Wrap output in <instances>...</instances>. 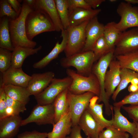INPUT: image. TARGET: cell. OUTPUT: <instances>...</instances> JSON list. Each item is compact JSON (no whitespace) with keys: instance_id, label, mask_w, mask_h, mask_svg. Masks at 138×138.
Instances as JSON below:
<instances>
[{"instance_id":"obj_1","label":"cell","mask_w":138,"mask_h":138,"mask_svg":"<svg viewBox=\"0 0 138 138\" xmlns=\"http://www.w3.org/2000/svg\"><path fill=\"white\" fill-rule=\"evenodd\" d=\"M32 10V9L23 1L21 11L17 17L14 19L9 18L11 39L14 48L21 47L34 48L37 44L36 42L28 39L26 32V19L28 14Z\"/></svg>"},{"instance_id":"obj_2","label":"cell","mask_w":138,"mask_h":138,"mask_svg":"<svg viewBox=\"0 0 138 138\" xmlns=\"http://www.w3.org/2000/svg\"><path fill=\"white\" fill-rule=\"evenodd\" d=\"M26 34L28 39L32 40L41 33L56 31L55 27L48 14L43 11L33 9L27 16L25 22Z\"/></svg>"},{"instance_id":"obj_3","label":"cell","mask_w":138,"mask_h":138,"mask_svg":"<svg viewBox=\"0 0 138 138\" xmlns=\"http://www.w3.org/2000/svg\"><path fill=\"white\" fill-rule=\"evenodd\" d=\"M66 73L72 80L68 88V91L75 95H79L90 92L99 97L100 93V86L95 75L91 73L88 76L80 74L74 70L67 68Z\"/></svg>"},{"instance_id":"obj_4","label":"cell","mask_w":138,"mask_h":138,"mask_svg":"<svg viewBox=\"0 0 138 138\" xmlns=\"http://www.w3.org/2000/svg\"><path fill=\"white\" fill-rule=\"evenodd\" d=\"M96 61L94 54L91 51H81L63 58L61 60L60 63L63 67H74L78 74L88 76L91 73L93 64Z\"/></svg>"},{"instance_id":"obj_5","label":"cell","mask_w":138,"mask_h":138,"mask_svg":"<svg viewBox=\"0 0 138 138\" xmlns=\"http://www.w3.org/2000/svg\"><path fill=\"white\" fill-rule=\"evenodd\" d=\"M114 50L111 51L101 56L97 62L93 65L91 73L94 74L99 82L100 93L97 103L102 102L105 108L106 114L109 115L111 113L112 106L107 99L104 88V80L106 74L109 64L114 56Z\"/></svg>"},{"instance_id":"obj_6","label":"cell","mask_w":138,"mask_h":138,"mask_svg":"<svg viewBox=\"0 0 138 138\" xmlns=\"http://www.w3.org/2000/svg\"><path fill=\"white\" fill-rule=\"evenodd\" d=\"M89 21L74 26H70L67 29L68 38L64 51L66 57L81 52L86 41L85 29Z\"/></svg>"},{"instance_id":"obj_7","label":"cell","mask_w":138,"mask_h":138,"mask_svg":"<svg viewBox=\"0 0 138 138\" xmlns=\"http://www.w3.org/2000/svg\"><path fill=\"white\" fill-rule=\"evenodd\" d=\"M72 81L71 78L68 76L62 78H54L43 91L34 96L37 104L43 105L53 103L60 93L68 89Z\"/></svg>"},{"instance_id":"obj_8","label":"cell","mask_w":138,"mask_h":138,"mask_svg":"<svg viewBox=\"0 0 138 138\" xmlns=\"http://www.w3.org/2000/svg\"><path fill=\"white\" fill-rule=\"evenodd\" d=\"M95 96V94L90 92L75 95L71 93L68 90L67 97L72 127L78 125L80 117L87 108L91 100Z\"/></svg>"},{"instance_id":"obj_9","label":"cell","mask_w":138,"mask_h":138,"mask_svg":"<svg viewBox=\"0 0 138 138\" xmlns=\"http://www.w3.org/2000/svg\"><path fill=\"white\" fill-rule=\"evenodd\" d=\"M120 17L119 21L116 23L118 29L122 32L131 28H138V7L133 6L126 2L120 3L117 9Z\"/></svg>"},{"instance_id":"obj_10","label":"cell","mask_w":138,"mask_h":138,"mask_svg":"<svg viewBox=\"0 0 138 138\" xmlns=\"http://www.w3.org/2000/svg\"><path fill=\"white\" fill-rule=\"evenodd\" d=\"M55 113L53 103L41 105L37 104L30 115L22 120L21 126L34 122L38 125L54 124Z\"/></svg>"},{"instance_id":"obj_11","label":"cell","mask_w":138,"mask_h":138,"mask_svg":"<svg viewBox=\"0 0 138 138\" xmlns=\"http://www.w3.org/2000/svg\"><path fill=\"white\" fill-rule=\"evenodd\" d=\"M138 50V28L121 32L114 51L115 56Z\"/></svg>"},{"instance_id":"obj_12","label":"cell","mask_w":138,"mask_h":138,"mask_svg":"<svg viewBox=\"0 0 138 138\" xmlns=\"http://www.w3.org/2000/svg\"><path fill=\"white\" fill-rule=\"evenodd\" d=\"M108 67L105 77L104 88L106 98L109 101L120 82L121 68L116 59L112 60Z\"/></svg>"},{"instance_id":"obj_13","label":"cell","mask_w":138,"mask_h":138,"mask_svg":"<svg viewBox=\"0 0 138 138\" xmlns=\"http://www.w3.org/2000/svg\"><path fill=\"white\" fill-rule=\"evenodd\" d=\"M2 73L0 84L4 85H11L27 88L31 78L24 72L22 67L15 68L11 66Z\"/></svg>"},{"instance_id":"obj_14","label":"cell","mask_w":138,"mask_h":138,"mask_svg":"<svg viewBox=\"0 0 138 138\" xmlns=\"http://www.w3.org/2000/svg\"><path fill=\"white\" fill-rule=\"evenodd\" d=\"M104 25L96 16L90 20L85 29L86 41L82 52L92 51L97 40L103 34Z\"/></svg>"},{"instance_id":"obj_15","label":"cell","mask_w":138,"mask_h":138,"mask_svg":"<svg viewBox=\"0 0 138 138\" xmlns=\"http://www.w3.org/2000/svg\"><path fill=\"white\" fill-rule=\"evenodd\" d=\"M54 76L52 71L32 74L27 88L30 95L35 96L42 92L50 84Z\"/></svg>"},{"instance_id":"obj_16","label":"cell","mask_w":138,"mask_h":138,"mask_svg":"<svg viewBox=\"0 0 138 138\" xmlns=\"http://www.w3.org/2000/svg\"><path fill=\"white\" fill-rule=\"evenodd\" d=\"M32 9L41 10L48 15L57 31L64 29L59 17L54 0H36Z\"/></svg>"},{"instance_id":"obj_17","label":"cell","mask_w":138,"mask_h":138,"mask_svg":"<svg viewBox=\"0 0 138 138\" xmlns=\"http://www.w3.org/2000/svg\"><path fill=\"white\" fill-rule=\"evenodd\" d=\"M19 115L0 119V138H13L17 133L22 121Z\"/></svg>"},{"instance_id":"obj_18","label":"cell","mask_w":138,"mask_h":138,"mask_svg":"<svg viewBox=\"0 0 138 138\" xmlns=\"http://www.w3.org/2000/svg\"><path fill=\"white\" fill-rule=\"evenodd\" d=\"M81 130L90 138H99L100 133L103 130L86 109L80 117L78 123Z\"/></svg>"},{"instance_id":"obj_19","label":"cell","mask_w":138,"mask_h":138,"mask_svg":"<svg viewBox=\"0 0 138 138\" xmlns=\"http://www.w3.org/2000/svg\"><path fill=\"white\" fill-rule=\"evenodd\" d=\"M121 107L114 106L111 108L113 122L112 126L121 131L128 133L132 136L136 129L135 121H129L121 113Z\"/></svg>"},{"instance_id":"obj_20","label":"cell","mask_w":138,"mask_h":138,"mask_svg":"<svg viewBox=\"0 0 138 138\" xmlns=\"http://www.w3.org/2000/svg\"><path fill=\"white\" fill-rule=\"evenodd\" d=\"M62 40L61 43L59 41L47 55L39 61L34 64L33 67L36 69H41L47 66L53 60L57 58L59 54L64 51L66 47L68 38L67 30L63 29L61 31Z\"/></svg>"},{"instance_id":"obj_21","label":"cell","mask_w":138,"mask_h":138,"mask_svg":"<svg viewBox=\"0 0 138 138\" xmlns=\"http://www.w3.org/2000/svg\"><path fill=\"white\" fill-rule=\"evenodd\" d=\"M72 127L71 114L69 111L53 125V129L48 133L47 138H65L70 134Z\"/></svg>"},{"instance_id":"obj_22","label":"cell","mask_w":138,"mask_h":138,"mask_svg":"<svg viewBox=\"0 0 138 138\" xmlns=\"http://www.w3.org/2000/svg\"><path fill=\"white\" fill-rule=\"evenodd\" d=\"M100 9H87L77 8L69 11L70 26L79 25L87 21H89L101 12Z\"/></svg>"},{"instance_id":"obj_23","label":"cell","mask_w":138,"mask_h":138,"mask_svg":"<svg viewBox=\"0 0 138 138\" xmlns=\"http://www.w3.org/2000/svg\"><path fill=\"white\" fill-rule=\"evenodd\" d=\"M40 45L36 48L17 47L12 52L11 66L15 68H21L26 59L29 56L37 54L42 49Z\"/></svg>"},{"instance_id":"obj_24","label":"cell","mask_w":138,"mask_h":138,"mask_svg":"<svg viewBox=\"0 0 138 138\" xmlns=\"http://www.w3.org/2000/svg\"><path fill=\"white\" fill-rule=\"evenodd\" d=\"M8 96L26 105L31 95L27 88L11 85H4L0 84Z\"/></svg>"},{"instance_id":"obj_25","label":"cell","mask_w":138,"mask_h":138,"mask_svg":"<svg viewBox=\"0 0 138 138\" xmlns=\"http://www.w3.org/2000/svg\"><path fill=\"white\" fill-rule=\"evenodd\" d=\"M68 93V89L64 90L56 97L53 103L55 113V123L69 111Z\"/></svg>"},{"instance_id":"obj_26","label":"cell","mask_w":138,"mask_h":138,"mask_svg":"<svg viewBox=\"0 0 138 138\" xmlns=\"http://www.w3.org/2000/svg\"><path fill=\"white\" fill-rule=\"evenodd\" d=\"M103 103L99 104L97 102L90 101L87 110L92 115L97 123L103 129L112 126L113 118L110 120L105 118L103 114Z\"/></svg>"},{"instance_id":"obj_27","label":"cell","mask_w":138,"mask_h":138,"mask_svg":"<svg viewBox=\"0 0 138 138\" xmlns=\"http://www.w3.org/2000/svg\"><path fill=\"white\" fill-rule=\"evenodd\" d=\"M8 17L5 16L0 18V47L12 51L14 49L10 36Z\"/></svg>"},{"instance_id":"obj_28","label":"cell","mask_w":138,"mask_h":138,"mask_svg":"<svg viewBox=\"0 0 138 138\" xmlns=\"http://www.w3.org/2000/svg\"><path fill=\"white\" fill-rule=\"evenodd\" d=\"M121 68H126L138 72V50L115 56Z\"/></svg>"},{"instance_id":"obj_29","label":"cell","mask_w":138,"mask_h":138,"mask_svg":"<svg viewBox=\"0 0 138 138\" xmlns=\"http://www.w3.org/2000/svg\"><path fill=\"white\" fill-rule=\"evenodd\" d=\"M116 23L111 21L104 26L103 35L110 51L114 50L116 43L121 32L117 28Z\"/></svg>"},{"instance_id":"obj_30","label":"cell","mask_w":138,"mask_h":138,"mask_svg":"<svg viewBox=\"0 0 138 138\" xmlns=\"http://www.w3.org/2000/svg\"><path fill=\"white\" fill-rule=\"evenodd\" d=\"M120 81L112 96V99L115 101L119 93L125 89L130 83L133 78H138V72L126 68H121L120 70Z\"/></svg>"},{"instance_id":"obj_31","label":"cell","mask_w":138,"mask_h":138,"mask_svg":"<svg viewBox=\"0 0 138 138\" xmlns=\"http://www.w3.org/2000/svg\"><path fill=\"white\" fill-rule=\"evenodd\" d=\"M63 27L67 30L70 27L69 10L67 0H54Z\"/></svg>"},{"instance_id":"obj_32","label":"cell","mask_w":138,"mask_h":138,"mask_svg":"<svg viewBox=\"0 0 138 138\" xmlns=\"http://www.w3.org/2000/svg\"><path fill=\"white\" fill-rule=\"evenodd\" d=\"M92 51L94 54L96 61L98 60L104 54L111 51L109 50L103 34L96 41Z\"/></svg>"},{"instance_id":"obj_33","label":"cell","mask_w":138,"mask_h":138,"mask_svg":"<svg viewBox=\"0 0 138 138\" xmlns=\"http://www.w3.org/2000/svg\"><path fill=\"white\" fill-rule=\"evenodd\" d=\"M126 132L120 131L112 126L103 130L100 133L99 138H129Z\"/></svg>"},{"instance_id":"obj_34","label":"cell","mask_w":138,"mask_h":138,"mask_svg":"<svg viewBox=\"0 0 138 138\" xmlns=\"http://www.w3.org/2000/svg\"><path fill=\"white\" fill-rule=\"evenodd\" d=\"M11 51L7 49L0 48V71L3 73L11 66Z\"/></svg>"},{"instance_id":"obj_35","label":"cell","mask_w":138,"mask_h":138,"mask_svg":"<svg viewBox=\"0 0 138 138\" xmlns=\"http://www.w3.org/2000/svg\"><path fill=\"white\" fill-rule=\"evenodd\" d=\"M18 15L14 9L7 0L0 1V18L6 16L11 19H14Z\"/></svg>"},{"instance_id":"obj_36","label":"cell","mask_w":138,"mask_h":138,"mask_svg":"<svg viewBox=\"0 0 138 138\" xmlns=\"http://www.w3.org/2000/svg\"><path fill=\"white\" fill-rule=\"evenodd\" d=\"M138 104V90L130 94L120 101L113 103L114 106L121 107L125 105Z\"/></svg>"},{"instance_id":"obj_37","label":"cell","mask_w":138,"mask_h":138,"mask_svg":"<svg viewBox=\"0 0 138 138\" xmlns=\"http://www.w3.org/2000/svg\"><path fill=\"white\" fill-rule=\"evenodd\" d=\"M69 11L77 8L92 9L85 0H67Z\"/></svg>"},{"instance_id":"obj_38","label":"cell","mask_w":138,"mask_h":138,"mask_svg":"<svg viewBox=\"0 0 138 138\" xmlns=\"http://www.w3.org/2000/svg\"><path fill=\"white\" fill-rule=\"evenodd\" d=\"M7 107L13 108L19 113L23 112L26 110V105L11 98L7 95Z\"/></svg>"},{"instance_id":"obj_39","label":"cell","mask_w":138,"mask_h":138,"mask_svg":"<svg viewBox=\"0 0 138 138\" xmlns=\"http://www.w3.org/2000/svg\"><path fill=\"white\" fill-rule=\"evenodd\" d=\"M121 107L128 113L131 119L138 122V104L130 105L128 106H123Z\"/></svg>"},{"instance_id":"obj_40","label":"cell","mask_w":138,"mask_h":138,"mask_svg":"<svg viewBox=\"0 0 138 138\" xmlns=\"http://www.w3.org/2000/svg\"><path fill=\"white\" fill-rule=\"evenodd\" d=\"M48 133L41 132L34 130L26 131L19 134L17 138H46Z\"/></svg>"},{"instance_id":"obj_41","label":"cell","mask_w":138,"mask_h":138,"mask_svg":"<svg viewBox=\"0 0 138 138\" xmlns=\"http://www.w3.org/2000/svg\"><path fill=\"white\" fill-rule=\"evenodd\" d=\"M7 107V95L3 87L0 86V119L4 117Z\"/></svg>"},{"instance_id":"obj_42","label":"cell","mask_w":138,"mask_h":138,"mask_svg":"<svg viewBox=\"0 0 138 138\" xmlns=\"http://www.w3.org/2000/svg\"><path fill=\"white\" fill-rule=\"evenodd\" d=\"M81 129L78 125L72 127L70 138H83L81 134ZM86 138H90L87 136Z\"/></svg>"},{"instance_id":"obj_43","label":"cell","mask_w":138,"mask_h":138,"mask_svg":"<svg viewBox=\"0 0 138 138\" xmlns=\"http://www.w3.org/2000/svg\"><path fill=\"white\" fill-rule=\"evenodd\" d=\"M7 1L15 11L19 15L22 8V5L20 4L19 1L17 0Z\"/></svg>"},{"instance_id":"obj_44","label":"cell","mask_w":138,"mask_h":138,"mask_svg":"<svg viewBox=\"0 0 138 138\" xmlns=\"http://www.w3.org/2000/svg\"><path fill=\"white\" fill-rule=\"evenodd\" d=\"M91 8L95 9L99 6L105 0H85Z\"/></svg>"},{"instance_id":"obj_45","label":"cell","mask_w":138,"mask_h":138,"mask_svg":"<svg viewBox=\"0 0 138 138\" xmlns=\"http://www.w3.org/2000/svg\"><path fill=\"white\" fill-rule=\"evenodd\" d=\"M19 113L13 108L7 107L5 109L4 116L6 117L19 115Z\"/></svg>"},{"instance_id":"obj_46","label":"cell","mask_w":138,"mask_h":138,"mask_svg":"<svg viewBox=\"0 0 138 138\" xmlns=\"http://www.w3.org/2000/svg\"><path fill=\"white\" fill-rule=\"evenodd\" d=\"M138 90V85L131 84L128 88V90L130 93L135 92Z\"/></svg>"},{"instance_id":"obj_47","label":"cell","mask_w":138,"mask_h":138,"mask_svg":"<svg viewBox=\"0 0 138 138\" xmlns=\"http://www.w3.org/2000/svg\"><path fill=\"white\" fill-rule=\"evenodd\" d=\"M24 1L32 9L35 3L36 0H25Z\"/></svg>"},{"instance_id":"obj_48","label":"cell","mask_w":138,"mask_h":138,"mask_svg":"<svg viewBox=\"0 0 138 138\" xmlns=\"http://www.w3.org/2000/svg\"><path fill=\"white\" fill-rule=\"evenodd\" d=\"M134 121L136 124V129L134 134L132 136V138H138V122Z\"/></svg>"},{"instance_id":"obj_49","label":"cell","mask_w":138,"mask_h":138,"mask_svg":"<svg viewBox=\"0 0 138 138\" xmlns=\"http://www.w3.org/2000/svg\"><path fill=\"white\" fill-rule=\"evenodd\" d=\"M130 83L131 84L138 85V78H133L131 80Z\"/></svg>"},{"instance_id":"obj_50","label":"cell","mask_w":138,"mask_h":138,"mask_svg":"<svg viewBox=\"0 0 138 138\" xmlns=\"http://www.w3.org/2000/svg\"><path fill=\"white\" fill-rule=\"evenodd\" d=\"M125 1L131 4H138V0H125Z\"/></svg>"},{"instance_id":"obj_51","label":"cell","mask_w":138,"mask_h":138,"mask_svg":"<svg viewBox=\"0 0 138 138\" xmlns=\"http://www.w3.org/2000/svg\"><path fill=\"white\" fill-rule=\"evenodd\" d=\"M116 0H110V1L111 2H114L115 1H116Z\"/></svg>"},{"instance_id":"obj_52","label":"cell","mask_w":138,"mask_h":138,"mask_svg":"<svg viewBox=\"0 0 138 138\" xmlns=\"http://www.w3.org/2000/svg\"><path fill=\"white\" fill-rule=\"evenodd\" d=\"M65 138H70L69 136H67Z\"/></svg>"}]
</instances>
